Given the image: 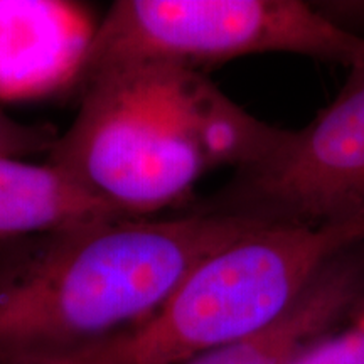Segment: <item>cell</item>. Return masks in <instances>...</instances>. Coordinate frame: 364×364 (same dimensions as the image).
Listing matches in <instances>:
<instances>
[{"instance_id":"obj_10","label":"cell","mask_w":364,"mask_h":364,"mask_svg":"<svg viewBox=\"0 0 364 364\" xmlns=\"http://www.w3.org/2000/svg\"><path fill=\"white\" fill-rule=\"evenodd\" d=\"M59 134L51 125L24 124L0 110V157L24 159L51 152Z\"/></svg>"},{"instance_id":"obj_6","label":"cell","mask_w":364,"mask_h":364,"mask_svg":"<svg viewBox=\"0 0 364 364\" xmlns=\"http://www.w3.org/2000/svg\"><path fill=\"white\" fill-rule=\"evenodd\" d=\"M98 22L76 2L0 0V100L75 88Z\"/></svg>"},{"instance_id":"obj_2","label":"cell","mask_w":364,"mask_h":364,"mask_svg":"<svg viewBox=\"0 0 364 364\" xmlns=\"http://www.w3.org/2000/svg\"><path fill=\"white\" fill-rule=\"evenodd\" d=\"M78 93V115L48 161L125 218L177 204L220 167L257 166L285 134L184 66H120Z\"/></svg>"},{"instance_id":"obj_9","label":"cell","mask_w":364,"mask_h":364,"mask_svg":"<svg viewBox=\"0 0 364 364\" xmlns=\"http://www.w3.org/2000/svg\"><path fill=\"white\" fill-rule=\"evenodd\" d=\"M297 364H364V300L339 329L318 341Z\"/></svg>"},{"instance_id":"obj_8","label":"cell","mask_w":364,"mask_h":364,"mask_svg":"<svg viewBox=\"0 0 364 364\" xmlns=\"http://www.w3.org/2000/svg\"><path fill=\"white\" fill-rule=\"evenodd\" d=\"M125 218L49 161L0 157V241Z\"/></svg>"},{"instance_id":"obj_7","label":"cell","mask_w":364,"mask_h":364,"mask_svg":"<svg viewBox=\"0 0 364 364\" xmlns=\"http://www.w3.org/2000/svg\"><path fill=\"white\" fill-rule=\"evenodd\" d=\"M364 300V245L341 253L294 304L262 329L182 364H297Z\"/></svg>"},{"instance_id":"obj_1","label":"cell","mask_w":364,"mask_h":364,"mask_svg":"<svg viewBox=\"0 0 364 364\" xmlns=\"http://www.w3.org/2000/svg\"><path fill=\"white\" fill-rule=\"evenodd\" d=\"M265 223L211 204L0 241V364H59L152 316L196 265Z\"/></svg>"},{"instance_id":"obj_3","label":"cell","mask_w":364,"mask_h":364,"mask_svg":"<svg viewBox=\"0 0 364 364\" xmlns=\"http://www.w3.org/2000/svg\"><path fill=\"white\" fill-rule=\"evenodd\" d=\"M361 245L364 220L263 225L204 258L140 324L59 364H182L262 329Z\"/></svg>"},{"instance_id":"obj_5","label":"cell","mask_w":364,"mask_h":364,"mask_svg":"<svg viewBox=\"0 0 364 364\" xmlns=\"http://www.w3.org/2000/svg\"><path fill=\"white\" fill-rule=\"evenodd\" d=\"M211 206L265 225L321 226L364 220V71L275 150L236 172Z\"/></svg>"},{"instance_id":"obj_4","label":"cell","mask_w":364,"mask_h":364,"mask_svg":"<svg viewBox=\"0 0 364 364\" xmlns=\"http://www.w3.org/2000/svg\"><path fill=\"white\" fill-rule=\"evenodd\" d=\"M273 53L364 71V36L300 0H118L98 22L75 90L120 66L201 71Z\"/></svg>"}]
</instances>
